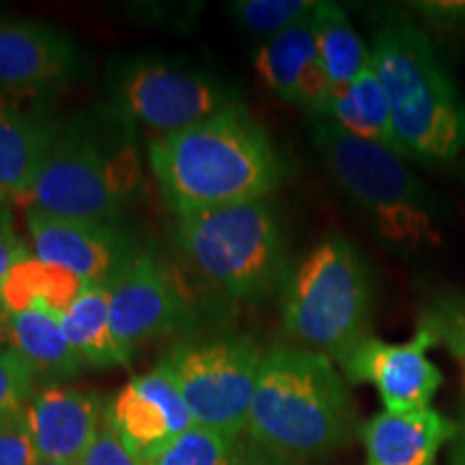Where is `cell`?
Returning a JSON list of instances; mask_svg holds the SVG:
<instances>
[{
	"mask_svg": "<svg viewBox=\"0 0 465 465\" xmlns=\"http://www.w3.org/2000/svg\"><path fill=\"white\" fill-rule=\"evenodd\" d=\"M26 257H31V250L26 248L25 240L17 235L11 213L0 207V282Z\"/></svg>",
	"mask_w": 465,
	"mask_h": 465,
	"instance_id": "cell-30",
	"label": "cell"
},
{
	"mask_svg": "<svg viewBox=\"0 0 465 465\" xmlns=\"http://www.w3.org/2000/svg\"><path fill=\"white\" fill-rule=\"evenodd\" d=\"M312 15L267 39L254 56V67L281 100L322 116L332 84L319 56Z\"/></svg>",
	"mask_w": 465,
	"mask_h": 465,
	"instance_id": "cell-16",
	"label": "cell"
},
{
	"mask_svg": "<svg viewBox=\"0 0 465 465\" xmlns=\"http://www.w3.org/2000/svg\"><path fill=\"white\" fill-rule=\"evenodd\" d=\"M89 287L72 272L44 263L35 254L20 261L7 278L0 282V311L28 312L50 311L63 315V311Z\"/></svg>",
	"mask_w": 465,
	"mask_h": 465,
	"instance_id": "cell-22",
	"label": "cell"
},
{
	"mask_svg": "<svg viewBox=\"0 0 465 465\" xmlns=\"http://www.w3.org/2000/svg\"><path fill=\"white\" fill-rule=\"evenodd\" d=\"M373 67L403 158L450 164L465 153V104L420 28L392 20L375 33Z\"/></svg>",
	"mask_w": 465,
	"mask_h": 465,
	"instance_id": "cell-3",
	"label": "cell"
},
{
	"mask_svg": "<svg viewBox=\"0 0 465 465\" xmlns=\"http://www.w3.org/2000/svg\"><path fill=\"white\" fill-rule=\"evenodd\" d=\"M356 431V410L334 362L295 345L267 349L246 435L298 463L330 457Z\"/></svg>",
	"mask_w": 465,
	"mask_h": 465,
	"instance_id": "cell-2",
	"label": "cell"
},
{
	"mask_svg": "<svg viewBox=\"0 0 465 465\" xmlns=\"http://www.w3.org/2000/svg\"><path fill=\"white\" fill-rule=\"evenodd\" d=\"M265 351L250 336L179 342L162 358L196 424L232 438L246 433Z\"/></svg>",
	"mask_w": 465,
	"mask_h": 465,
	"instance_id": "cell-8",
	"label": "cell"
},
{
	"mask_svg": "<svg viewBox=\"0 0 465 465\" xmlns=\"http://www.w3.org/2000/svg\"><path fill=\"white\" fill-rule=\"evenodd\" d=\"M416 7H422V14L438 25H465V3H422Z\"/></svg>",
	"mask_w": 465,
	"mask_h": 465,
	"instance_id": "cell-32",
	"label": "cell"
},
{
	"mask_svg": "<svg viewBox=\"0 0 465 465\" xmlns=\"http://www.w3.org/2000/svg\"><path fill=\"white\" fill-rule=\"evenodd\" d=\"M3 203H5V201H3V199H0V205H3Z\"/></svg>",
	"mask_w": 465,
	"mask_h": 465,
	"instance_id": "cell-36",
	"label": "cell"
},
{
	"mask_svg": "<svg viewBox=\"0 0 465 465\" xmlns=\"http://www.w3.org/2000/svg\"><path fill=\"white\" fill-rule=\"evenodd\" d=\"M37 465H72V463H48V461H39Z\"/></svg>",
	"mask_w": 465,
	"mask_h": 465,
	"instance_id": "cell-34",
	"label": "cell"
},
{
	"mask_svg": "<svg viewBox=\"0 0 465 465\" xmlns=\"http://www.w3.org/2000/svg\"><path fill=\"white\" fill-rule=\"evenodd\" d=\"M80 63L75 44L54 26L28 20L0 25V91L35 93L63 84Z\"/></svg>",
	"mask_w": 465,
	"mask_h": 465,
	"instance_id": "cell-15",
	"label": "cell"
},
{
	"mask_svg": "<svg viewBox=\"0 0 465 465\" xmlns=\"http://www.w3.org/2000/svg\"><path fill=\"white\" fill-rule=\"evenodd\" d=\"M31 433H28L25 411L0 420V465H37Z\"/></svg>",
	"mask_w": 465,
	"mask_h": 465,
	"instance_id": "cell-29",
	"label": "cell"
},
{
	"mask_svg": "<svg viewBox=\"0 0 465 465\" xmlns=\"http://www.w3.org/2000/svg\"><path fill=\"white\" fill-rule=\"evenodd\" d=\"M141 179L134 144L119 130L78 119L61 125L26 192V209L58 218L114 223Z\"/></svg>",
	"mask_w": 465,
	"mask_h": 465,
	"instance_id": "cell-5",
	"label": "cell"
},
{
	"mask_svg": "<svg viewBox=\"0 0 465 465\" xmlns=\"http://www.w3.org/2000/svg\"><path fill=\"white\" fill-rule=\"evenodd\" d=\"M438 339L427 328H418L410 342L391 345L369 336L342 362L347 380L353 383H373L391 414H411L429 410L441 386V373L427 351Z\"/></svg>",
	"mask_w": 465,
	"mask_h": 465,
	"instance_id": "cell-12",
	"label": "cell"
},
{
	"mask_svg": "<svg viewBox=\"0 0 465 465\" xmlns=\"http://www.w3.org/2000/svg\"><path fill=\"white\" fill-rule=\"evenodd\" d=\"M420 328H427L438 342H444L449 351L465 366V298L441 295L427 306Z\"/></svg>",
	"mask_w": 465,
	"mask_h": 465,
	"instance_id": "cell-27",
	"label": "cell"
},
{
	"mask_svg": "<svg viewBox=\"0 0 465 465\" xmlns=\"http://www.w3.org/2000/svg\"><path fill=\"white\" fill-rule=\"evenodd\" d=\"M0 91V199H25L37 179L61 125L28 100Z\"/></svg>",
	"mask_w": 465,
	"mask_h": 465,
	"instance_id": "cell-17",
	"label": "cell"
},
{
	"mask_svg": "<svg viewBox=\"0 0 465 465\" xmlns=\"http://www.w3.org/2000/svg\"><path fill=\"white\" fill-rule=\"evenodd\" d=\"M108 289L110 322L116 341L127 351L144 341L177 332L190 322V306L182 287L155 254H138Z\"/></svg>",
	"mask_w": 465,
	"mask_h": 465,
	"instance_id": "cell-11",
	"label": "cell"
},
{
	"mask_svg": "<svg viewBox=\"0 0 465 465\" xmlns=\"http://www.w3.org/2000/svg\"><path fill=\"white\" fill-rule=\"evenodd\" d=\"M106 418L119 438L143 459H149L196 424L177 381L162 360L149 373L127 381L108 401Z\"/></svg>",
	"mask_w": 465,
	"mask_h": 465,
	"instance_id": "cell-13",
	"label": "cell"
},
{
	"mask_svg": "<svg viewBox=\"0 0 465 465\" xmlns=\"http://www.w3.org/2000/svg\"><path fill=\"white\" fill-rule=\"evenodd\" d=\"M74 351L84 366L113 369L130 362L132 351L116 341L113 322H110V289L86 287L61 315Z\"/></svg>",
	"mask_w": 465,
	"mask_h": 465,
	"instance_id": "cell-21",
	"label": "cell"
},
{
	"mask_svg": "<svg viewBox=\"0 0 465 465\" xmlns=\"http://www.w3.org/2000/svg\"><path fill=\"white\" fill-rule=\"evenodd\" d=\"M237 465H304V463H298L293 461V459L276 455V452L267 450L263 446L246 440L242 444L240 461H237Z\"/></svg>",
	"mask_w": 465,
	"mask_h": 465,
	"instance_id": "cell-31",
	"label": "cell"
},
{
	"mask_svg": "<svg viewBox=\"0 0 465 465\" xmlns=\"http://www.w3.org/2000/svg\"><path fill=\"white\" fill-rule=\"evenodd\" d=\"M113 93L119 114L158 138L188 130L235 102L216 80L149 58L116 69Z\"/></svg>",
	"mask_w": 465,
	"mask_h": 465,
	"instance_id": "cell-9",
	"label": "cell"
},
{
	"mask_svg": "<svg viewBox=\"0 0 465 465\" xmlns=\"http://www.w3.org/2000/svg\"><path fill=\"white\" fill-rule=\"evenodd\" d=\"M37 383V375L20 353L9 347L0 349V420L25 411Z\"/></svg>",
	"mask_w": 465,
	"mask_h": 465,
	"instance_id": "cell-26",
	"label": "cell"
},
{
	"mask_svg": "<svg viewBox=\"0 0 465 465\" xmlns=\"http://www.w3.org/2000/svg\"><path fill=\"white\" fill-rule=\"evenodd\" d=\"M78 465H147V461L141 455H136L119 438L113 424L108 422V418H104L100 431H97L95 440H93V444Z\"/></svg>",
	"mask_w": 465,
	"mask_h": 465,
	"instance_id": "cell-28",
	"label": "cell"
},
{
	"mask_svg": "<svg viewBox=\"0 0 465 465\" xmlns=\"http://www.w3.org/2000/svg\"><path fill=\"white\" fill-rule=\"evenodd\" d=\"M312 20H315L319 56L332 84V93L345 89L366 67L373 65L371 52L366 50L362 37L339 5L319 3Z\"/></svg>",
	"mask_w": 465,
	"mask_h": 465,
	"instance_id": "cell-23",
	"label": "cell"
},
{
	"mask_svg": "<svg viewBox=\"0 0 465 465\" xmlns=\"http://www.w3.org/2000/svg\"><path fill=\"white\" fill-rule=\"evenodd\" d=\"M174 242L192 270L231 300H259L284 272V237L267 199L179 218Z\"/></svg>",
	"mask_w": 465,
	"mask_h": 465,
	"instance_id": "cell-6",
	"label": "cell"
},
{
	"mask_svg": "<svg viewBox=\"0 0 465 465\" xmlns=\"http://www.w3.org/2000/svg\"><path fill=\"white\" fill-rule=\"evenodd\" d=\"M457 435V424L440 411H381L362 427L366 465H435L440 449Z\"/></svg>",
	"mask_w": 465,
	"mask_h": 465,
	"instance_id": "cell-18",
	"label": "cell"
},
{
	"mask_svg": "<svg viewBox=\"0 0 465 465\" xmlns=\"http://www.w3.org/2000/svg\"><path fill=\"white\" fill-rule=\"evenodd\" d=\"M0 341L31 364L39 381L63 383L84 369L58 312L0 311Z\"/></svg>",
	"mask_w": 465,
	"mask_h": 465,
	"instance_id": "cell-19",
	"label": "cell"
},
{
	"mask_svg": "<svg viewBox=\"0 0 465 465\" xmlns=\"http://www.w3.org/2000/svg\"><path fill=\"white\" fill-rule=\"evenodd\" d=\"M0 349H3V341H0Z\"/></svg>",
	"mask_w": 465,
	"mask_h": 465,
	"instance_id": "cell-35",
	"label": "cell"
},
{
	"mask_svg": "<svg viewBox=\"0 0 465 465\" xmlns=\"http://www.w3.org/2000/svg\"><path fill=\"white\" fill-rule=\"evenodd\" d=\"M108 403L97 392L45 383L25 407L39 461L78 465L100 431Z\"/></svg>",
	"mask_w": 465,
	"mask_h": 465,
	"instance_id": "cell-14",
	"label": "cell"
},
{
	"mask_svg": "<svg viewBox=\"0 0 465 465\" xmlns=\"http://www.w3.org/2000/svg\"><path fill=\"white\" fill-rule=\"evenodd\" d=\"M149 164L179 218L267 199L282 171L270 134L237 100L188 130L155 138Z\"/></svg>",
	"mask_w": 465,
	"mask_h": 465,
	"instance_id": "cell-1",
	"label": "cell"
},
{
	"mask_svg": "<svg viewBox=\"0 0 465 465\" xmlns=\"http://www.w3.org/2000/svg\"><path fill=\"white\" fill-rule=\"evenodd\" d=\"M450 463L452 465H465V435H463V438L457 440L455 450H452Z\"/></svg>",
	"mask_w": 465,
	"mask_h": 465,
	"instance_id": "cell-33",
	"label": "cell"
},
{
	"mask_svg": "<svg viewBox=\"0 0 465 465\" xmlns=\"http://www.w3.org/2000/svg\"><path fill=\"white\" fill-rule=\"evenodd\" d=\"M373 287L369 267L342 237H328L291 276L282 330L295 347L342 364L369 339Z\"/></svg>",
	"mask_w": 465,
	"mask_h": 465,
	"instance_id": "cell-4",
	"label": "cell"
},
{
	"mask_svg": "<svg viewBox=\"0 0 465 465\" xmlns=\"http://www.w3.org/2000/svg\"><path fill=\"white\" fill-rule=\"evenodd\" d=\"M26 226L35 257L72 272L91 287H113L141 254L130 232L114 223L58 218L26 209Z\"/></svg>",
	"mask_w": 465,
	"mask_h": 465,
	"instance_id": "cell-10",
	"label": "cell"
},
{
	"mask_svg": "<svg viewBox=\"0 0 465 465\" xmlns=\"http://www.w3.org/2000/svg\"><path fill=\"white\" fill-rule=\"evenodd\" d=\"M317 5L312 0H237L231 11L248 31L274 37L315 14Z\"/></svg>",
	"mask_w": 465,
	"mask_h": 465,
	"instance_id": "cell-25",
	"label": "cell"
},
{
	"mask_svg": "<svg viewBox=\"0 0 465 465\" xmlns=\"http://www.w3.org/2000/svg\"><path fill=\"white\" fill-rule=\"evenodd\" d=\"M242 444V438L194 424L144 461L147 465H237Z\"/></svg>",
	"mask_w": 465,
	"mask_h": 465,
	"instance_id": "cell-24",
	"label": "cell"
},
{
	"mask_svg": "<svg viewBox=\"0 0 465 465\" xmlns=\"http://www.w3.org/2000/svg\"><path fill=\"white\" fill-rule=\"evenodd\" d=\"M312 138L336 182L391 246L420 250L444 242L427 190L399 153L351 136L325 116L312 121Z\"/></svg>",
	"mask_w": 465,
	"mask_h": 465,
	"instance_id": "cell-7",
	"label": "cell"
},
{
	"mask_svg": "<svg viewBox=\"0 0 465 465\" xmlns=\"http://www.w3.org/2000/svg\"><path fill=\"white\" fill-rule=\"evenodd\" d=\"M322 116L334 121L351 136L381 144L403 158L394 134L388 97L373 65L366 67L345 89L334 91Z\"/></svg>",
	"mask_w": 465,
	"mask_h": 465,
	"instance_id": "cell-20",
	"label": "cell"
}]
</instances>
